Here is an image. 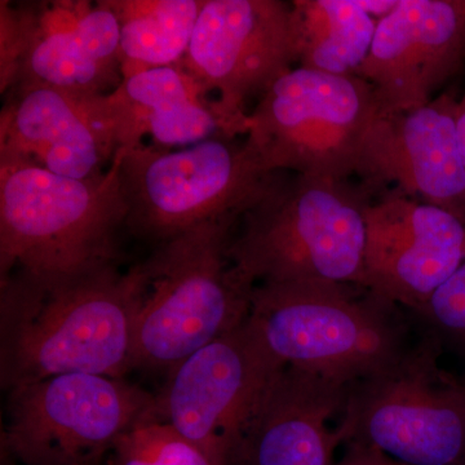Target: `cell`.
I'll list each match as a JSON object with an SVG mask.
<instances>
[{"label": "cell", "mask_w": 465, "mask_h": 465, "mask_svg": "<svg viewBox=\"0 0 465 465\" xmlns=\"http://www.w3.org/2000/svg\"><path fill=\"white\" fill-rule=\"evenodd\" d=\"M139 287V265L56 283L0 278L3 390L64 374L124 379L133 370Z\"/></svg>", "instance_id": "1"}, {"label": "cell", "mask_w": 465, "mask_h": 465, "mask_svg": "<svg viewBox=\"0 0 465 465\" xmlns=\"http://www.w3.org/2000/svg\"><path fill=\"white\" fill-rule=\"evenodd\" d=\"M125 220L116 159L101 176L75 180L0 158V278L56 283L116 265Z\"/></svg>", "instance_id": "2"}, {"label": "cell", "mask_w": 465, "mask_h": 465, "mask_svg": "<svg viewBox=\"0 0 465 465\" xmlns=\"http://www.w3.org/2000/svg\"><path fill=\"white\" fill-rule=\"evenodd\" d=\"M240 217L207 223L162 242L140 262L133 370L170 372L242 326L253 286L229 256Z\"/></svg>", "instance_id": "3"}, {"label": "cell", "mask_w": 465, "mask_h": 465, "mask_svg": "<svg viewBox=\"0 0 465 465\" xmlns=\"http://www.w3.org/2000/svg\"><path fill=\"white\" fill-rule=\"evenodd\" d=\"M278 174L241 217L229 256L253 286L260 283L365 284L366 208L360 183Z\"/></svg>", "instance_id": "4"}, {"label": "cell", "mask_w": 465, "mask_h": 465, "mask_svg": "<svg viewBox=\"0 0 465 465\" xmlns=\"http://www.w3.org/2000/svg\"><path fill=\"white\" fill-rule=\"evenodd\" d=\"M249 322L281 365L347 387L409 349L399 305L357 284H256Z\"/></svg>", "instance_id": "5"}, {"label": "cell", "mask_w": 465, "mask_h": 465, "mask_svg": "<svg viewBox=\"0 0 465 465\" xmlns=\"http://www.w3.org/2000/svg\"><path fill=\"white\" fill-rule=\"evenodd\" d=\"M115 159L127 204L125 229L158 244L207 223L241 219L281 173L265 166L246 136L183 148L143 143Z\"/></svg>", "instance_id": "6"}, {"label": "cell", "mask_w": 465, "mask_h": 465, "mask_svg": "<svg viewBox=\"0 0 465 465\" xmlns=\"http://www.w3.org/2000/svg\"><path fill=\"white\" fill-rule=\"evenodd\" d=\"M378 110L361 76L293 67L251 110L246 137L273 173L348 182Z\"/></svg>", "instance_id": "7"}, {"label": "cell", "mask_w": 465, "mask_h": 465, "mask_svg": "<svg viewBox=\"0 0 465 465\" xmlns=\"http://www.w3.org/2000/svg\"><path fill=\"white\" fill-rule=\"evenodd\" d=\"M434 333L393 365L349 388L345 445L362 443L403 465L465 463V384L439 366Z\"/></svg>", "instance_id": "8"}, {"label": "cell", "mask_w": 465, "mask_h": 465, "mask_svg": "<svg viewBox=\"0 0 465 465\" xmlns=\"http://www.w3.org/2000/svg\"><path fill=\"white\" fill-rule=\"evenodd\" d=\"M154 407L155 396L122 379L52 376L8 391L2 450L23 465H99Z\"/></svg>", "instance_id": "9"}, {"label": "cell", "mask_w": 465, "mask_h": 465, "mask_svg": "<svg viewBox=\"0 0 465 465\" xmlns=\"http://www.w3.org/2000/svg\"><path fill=\"white\" fill-rule=\"evenodd\" d=\"M124 81L121 34L108 0L0 2V92L42 84L109 94Z\"/></svg>", "instance_id": "10"}, {"label": "cell", "mask_w": 465, "mask_h": 465, "mask_svg": "<svg viewBox=\"0 0 465 465\" xmlns=\"http://www.w3.org/2000/svg\"><path fill=\"white\" fill-rule=\"evenodd\" d=\"M282 367L247 320L168 372L153 416L216 465H232L256 403Z\"/></svg>", "instance_id": "11"}, {"label": "cell", "mask_w": 465, "mask_h": 465, "mask_svg": "<svg viewBox=\"0 0 465 465\" xmlns=\"http://www.w3.org/2000/svg\"><path fill=\"white\" fill-rule=\"evenodd\" d=\"M182 63L249 134L247 105L296 64L291 3L203 0Z\"/></svg>", "instance_id": "12"}, {"label": "cell", "mask_w": 465, "mask_h": 465, "mask_svg": "<svg viewBox=\"0 0 465 465\" xmlns=\"http://www.w3.org/2000/svg\"><path fill=\"white\" fill-rule=\"evenodd\" d=\"M457 103L442 94L418 108L378 112L356 168L370 197L396 192L442 208L465 223V163Z\"/></svg>", "instance_id": "13"}, {"label": "cell", "mask_w": 465, "mask_h": 465, "mask_svg": "<svg viewBox=\"0 0 465 465\" xmlns=\"http://www.w3.org/2000/svg\"><path fill=\"white\" fill-rule=\"evenodd\" d=\"M109 94L42 84L9 88L2 94L0 158L27 162L69 179L101 176L121 149Z\"/></svg>", "instance_id": "14"}, {"label": "cell", "mask_w": 465, "mask_h": 465, "mask_svg": "<svg viewBox=\"0 0 465 465\" xmlns=\"http://www.w3.org/2000/svg\"><path fill=\"white\" fill-rule=\"evenodd\" d=\"M465 262V223L388 192L366 208L365 289L414 313Z\"/></svg>", "instance_id": "15"}, {"label": "cell", "mask_w": 465, "mask_h": 465, "mask_svg": "<svg viewBox=\"0 0 465 465\" xmlns=\"http://www.w3.org/2000/svg\"><path fill=\"white\" fill-rule=\"evenodd\" d=\"M465 66V0H400L378 23L361 78L378 112L423 106Z\"/></svg>", "instance_id": "16"}, {"label": "cell", "mask_w": 465, "mask_h": 465, "mask_svg": "<svg viewBox=\"0 0 465 465\" xmlns=\"http://www.w3.org/2000/svg\"><path fill=\"white\" fill-rule=\"evenodd\" d=\"M349 388L283 366L256 403L232 465H335L345 433L329 423L344 411Z\"/></svg>", "instance_id": "17"}, {"label": "cell", "mask_w": 465, "mask_h": 465, "mask_svg": "<svg viewBox=\"0 0 465 465\" xmlns=\"http://www.w3.org/2000/svg\"><path fill=\"white\" fill-rule=\"evenodd\" d=\"M109 97L118 124V154L136 148L145 136L162 148L247 136L183 63L125 76Z\"/></svg>", "instance_id": "18"}, {"label": "cell", "mask_w": 465, "mask_h": 465, "mask_svg": "<svg viewBox=\"0 0 465 465\" xmlns=\"http://www.w3.org/2000/svg\"><path fill=\"white\" fill-rule=\"evenodd\" d=\"M296 64L335 75H357L374 45L378 21L358 0H293Z\"/></svg>", "instance_id": "19"}, {"label": "cell", "mask_w": 465, "mask_h": 465, "mask_svg": "<svg viewBox=\"0 0 465 465\" xmlns=\"http://www.w3.org/2000/svg\"><path fill=\"white\" fill-rule=\"evenodd\" d=\"M121 34L122 73L182 63L203 0H108Z\"/></svg>", "instance_id": "20"}, {"label": "cell", "mask_w": 465, "mask_h": 465, "mask_svg": "<svg viewBox=\"0 0 465 465\" xmlns=\"http://www.w3.org/2000/svg\"><path fill=\"white\" fill-rule=\"evenodd\" d=\"M112 465H216L197 445L154 416L116 440Z\"/></svg>", "instance_id": "21"}, {"label": "cell", "mask_w": 465, "mask_h": 465, "mask_svg": "<svg viewBox=\"0 0 465 465\" xmlns=\"http://www.w3.org/2000/svg\"><path fill=\"white\" fill-rule=\"evenodd\" d=\"M430 332L465 349V262L416 312Z\"/></svg>", "instance_id": "22"}, {"label": "cell", "mask_w": 465, "mask_h": 465, "mask_svg": "<svg viewBox=\"0 0 465 465\" xmlns=\"http://www.w3.org/2000/svg\"><path fill=\"white\" fill-rule=\"evenodd\" d=\"M335 465H403L379 450L358 442L347 443V450Z\"/></svg>", "instance_id": "23"}, {"label": "cell", "mask_w": 465, "mask_h": 465, "mask_svg": "<svg viewBox=\"0 0 465 465\" xmlns=\"http://www.w3.org/2000/svg\"><path fill=\"white\" fill-rule=\"evenodd\" d=\"M367 14L381 21L396 9L400 0H358Z\"/></svg>", "instance_id": "24"}, {"label": "cell", "mask_w": 465, "mask_h": 465, "mask_svg": "<svg viewBox=\"0 0 465 465\" xmlns=\"http://www.w3.org/2000/svg\"><path fill=\"white\" fill-rule=\"evenodd\" d=\"M455 119H457L459 143H460L461 154H463L465 163V92L463 96L458 100Z\"/></svg>", "instance_id": "25"}, {"label": "cell", "mask_w": 465, "mask_h": 465, "mask_svg": "<svg viewBox=\"0 0 465 465\" xmlns=\"http://www.w3.org/2000/svg\"><path fill=\"white\" fill-rule=\"evenodd\" d=\"M463 465H465V463Z\"/></svg>", "instance_id": "26"}]
</instances>
